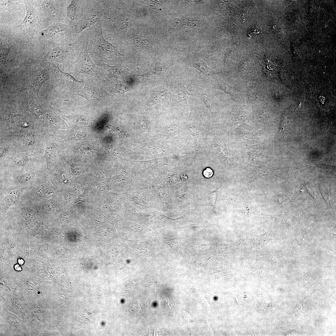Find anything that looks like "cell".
Returning <instances> with one entry per match:
<instances>
[{"label":"cell","instance_id":"1","mask_svg":"<svg viewBox=\"0 0 336 336\" xmlns=\"http://www.w3.org/2000/svg\"><path fill=\"white\" fill-rule=\"evenodd\" d=\"M83 32L88 40L89 54L97 65L123 55L118 51L117 46L105 39L100 22Z\"/></svg>","mask_w":336,"mask_h":336},{"label":"cell","instance_id":"2","mask_svg":"<svg viewBox=\"0 0 336 336\" xmlns=\"http://www.w3.org/2000/svg\"><path fill=\"white\" fill-rule=\"evenodd\" d=\"M106 7V0H88L85 14L73 26L71 35L73 42L83 31L102 20Z\"/></svg>","mask_w":336,"mask_h":336},{"label":"cell","instance_id":"3","mask_svg":"<svg viewBox=\"0 0 336 336\" xmlns=\"http://www.w3.org/2000/svg\"><path fill=\"white\" fill-rule=\"evenodd\" d=\"M82 45V40L79 36L76 41L72 43L50 42L48 52L44 58V60L63 64L75 61L80 53Z\"/></svg>","mask_w":336,"mask_h":336},{"label":"cell","instance_id":"4","mask_svg":"<svg viewBox=\"0 0 336 336\" xmlns=\"http://www.w3.org/2000/svg\"><path fill=\"white\" fill-rule=\"evenodd\" d=\"M78 36L83 41L82 48L77 58L69 65V70L73 73L85 74L100 78L102 68L96 65L89 54L87 37L83 31Z\"/></svg>","mask_w":336,"mask_h":336},{"label":"cell","instance_id":"5","mask_svg":"<svg viewBox=\"0 0 336 336\" xmlns=\"http://www.w3.org/2000/svg\"><path fill=\"white\" fill-rule=\"evenodd\" d=\"M45 148L44 136L37 121L21 140L18 152H31L43 155Z\"/></svg>","mask_w":336,"mask_h":336},{"label":"cell","instance_id":"6","mask_svg":"<svg viewBox=\"0 0 336 336\" xmlns=\"http://www.w3.org/2000/svg\"><path fill=\"white\" fill-rule=\"evenodd\" d=\"M73 26L61 22H55L41 31V35L61 43L73 42L71 38Z\"/></svg>","mask_w":336,"mask_h":336},{"label":"cell","instance_id":"7","mask_svg":"<svg viewBox=\"0 0 336 336\" xmlns=\"http://www.w3.org/2000/svg\"><path fill=\"white\" fill-rule=\"evenodd\" d=\"M77 95L85 98L94 105H102L106 101L101 86L91 78L86 80L84 86Z\"/></svg>","mask_w":336,"mask_h":336},{"label":"cell","instance_id":"8","mask_svg":"<svg viewBox=\"0 0 336 336\" xmlns=\"http://www.w3.org/2000/svg\"><path fill=\"white\" fill-rule=\"evenodd\" d=\"M44 159L43 155L37 152H17L4 161L12 163L14 168H24L33 163L43 161Z\"/></svg>","mask_w":336,"mask_h":336},{"label":"cell","instance_id":"9","mask_svg":"<svg viewBox=\"0 0 336 336\" xmlns=\"http://www.w3.org/2000/svg\"><path fill=\"white\" fill-rule=\"evenodd\" d=\"M52 73L57 83L71 92L77 93L83 85V82L77 80L70 74L63 72L58 66L53 65Z\"/></svg>","mask_w":336,"mask_h":336},{"label":"cell","instance_id":"10","mask_svg":"<svg viewBox=\"0 0 336 336\" xmlns=\"http://www.w3.org/2000/svg\"><path fill=\"white\" fill-rule=\"evenodd\" d=\"M0 116V128L14 126L23 127L22 124L23 122L34 118L31 114L22 111L12 112L4 110L1 112Z\"/></svg>","mask_w":336,"mask_h":336},{"label":"cell","instance_id":"11","mask_svg":"<svg viewBox=\"0 0 336 336\" xmlns=\"http://www.w3.org/2000/svg\"><path fill=\"white\" fill-rule=\"evenodd\" d=\"M87 0H73L69 1L66 14L70 20V25L74 26L82 18L86 11Z\"/></svg>","mask_w":336,"mask_h":336},{"label":"cell","instance_id":"12","mask_svg":"<svg viewBox=\"0 0 336 336\" xmlns=\"http://www.w3.org/2000/svg\"><path fill=\"white\" fill-rule=\"evenodd\" d=\"M43 134L45 139V148L43 157L46 160L48 170L56 157L58 145L56 138L52 133H45Z\"/></svg>","mask_w":336,"mask_h":336},{"label":"cell","instance_id":"13","mask_svg":"<svg viewBox=\"0 0 336 336\" xmlns=\"http://www.w3.org/2000/svg\"><path fill=\"white\" fill-rule=\"evenodd\" d=\"M30 129L26 128L21 126L0 128V141H14L19 143L20 146L21 140Z\"/></svg>","mask_w":336,"mask_h":336},{"label":"cell","instance_id":"14","mask_svg":"<svg viewBox=\"0 0 336 336\" xmlns=\"http://www.w3.org/2000/svg\"><path fill=\"white\" fill-rule=\"evenodd\" d=\"M49 80H50V73L47 69L36 71L33 73L30 83V91L33 98L39 100V90L43 83Z\"/></svg>","mask_w":336,"mask_h":336},{"label":"cell","instance_id":"15","mask_svg":"<svg viewBox=\"0 0 336 336\" xmlns=\"http://www.w3.org/2000/svg\"><path fill=\"white\" fill-rule=\"evenodd\" d=\"M26 14L22 22L16 26L23 29H29L34 27L39 22V17L38 13L29 3L25 2Z\"/></svg>","mask_w":336,"mask_h":336},{"label":"cell","instance_id":"16","mask_svg":"<svg viewBox=\"0 0 336 336\" xmlns=\"http://www.w3.org/2000/svg\"><path fill=\"white\" fill-rule=\"evenodd\" d=\"M1 162L4 161L18 152L20 144L14 141H0Z\"/></svg>","mask_w":336,"mask_h":336},{"label":"cell","instance_id":"17","mask_svg":"<svg viewBox=\"0 0 336 336\" xmlns=\"http://www.w3.org/2000/svg\"><path fill=\"white\" fill-rule=\"evenodd\" d=\"M33 98L32 97L30 101L27 102L24 106V108L37 120L46 113L47 110L42 107L38 100Z\"/></svg>","mask_w":336,"mask_h":336},{"label":"cell","instance_id":"18","mask_svg":"<svg viewBox=\"0 0 336 336\" xmlns=\"http://www.w3.org/2000/svg\"><path fill=\"white\" fill-rule=\"evenodd\" d=\"M42 7L49 14L54 16L56 18H59L61 15L66 13L62 12V4L55 5L47 1H40Z\"/></svg>","mask_w":336,"mask_h":336},{"label":"cell","instance_id":"19","mask_svg":"<svg viewBox=\"0 0 336 336\" xmlns=\"http://www.w3.org/2000/svg\"><path fill=\"white\" fill-rule=\"evenodd\" d=\"M198 23L196 19L192 17L183 18L177 21L176 27L184 32L189 31L197 28Z\"/></svg>","mask_w":336,"mask_h":336},{"label":"cell","instance_id":"20","mask_svg":"<svg viewBox=\"0 0 336 336\" xmlns=\"http://www.w3.org/2000/svg\"><path fill=\"white\" fill-rule=\"evenodd\" d=\"M177 95L179 101L187 105L188 100L190 95L182 83L178 84L177 86Z\"/></svg>","mask_w":336,"mask_h":336},{"label":"cell","instance_id":"21","mask_svg":"<svg viewBox=\"0 0 336 336\" xmlns=\"http://www.w3.org/2000/svg\"><path fill=\"white\" fill-rule=\"evenodd\" d=\"M22 190V189L16 192H14L13 193L12 192L10 193L9 195L6 196L4 198V201L7 207H8L16 203L21 194Z\"/></svg>","mask_w":336,"mask_h":336},{"label":"cell","instance_id":"22","mask_svg":"<svg viewBox=\"0 0 336 336\" xmlns=\"http://www.w3.org/2000/svg\"><path fill=\"white\" fill-rule=\"evenodd\" d=\"M193 64L197 68L207 76L210 75L212 72V70L201 60H196Z\"/></svg>","mask_w":336,"mask_h":336},{"label":"cell","instance_id":"23","mask_svg":"<svg viewBox=\"0 0 336 336\" xmlns=\"http://www.w3.org/2000/svg\"><path fill=\"white\" fill-rule=\"evenodd\" d=\"M36 174V172L32 170L29 171L18 176L17 179L20 181L26 182L33 179L35 176Z\"/></svg>","mask_w":336,"mask_h":336},{"label":"cell","instance_id":"24","mask_svg":"<svg viewBox=\"0 0 336 336\" xmlns=\"http://www.w3.org/2000/svg\"><path fill=\"white\" fill-rule=\"evenodd\" d=\"M115 92L119 94H124L128 90V87L122 82H117L114 87Z\"/></svg>","mask_w":336,"mask_h":336},{"label":"cell","instance_id":"25","mask_svg":"<svg viewBox=\"0 0 336 336\" xmlns=\"http://www.w3.org/2000/svg\"><path fill=\"white\" fill-rule=\"evenodd\" d=\"M156 91L152 96L151 100L152 101L154 100L155 102H159L160 100L164 97L166 94L164 91L162 89Z\"/></svg>","mask_w":336,"mask_h":336},{"label":"cell","instance_id":"26","mask_svg":"<svg viewBox=\"0 0 336 336\" xmlns=\"http://www.w3.org/2000/svg\"><path fill=\"white\" fill-rule=\"evenodd\" d=\"M164 1H146L147 5L151 8L156 9L162 5L164 3Z\"/></svg>","mask_w":336,"mask_h":336},{"label":"cell","instance_id":"27","mask_svg":"<svg viewBox=\"0 0 336 336\" xmlns=\"http://www.w3.org/2000/svg\"><path fill=\"white\" fill-rule=\"evenodd\" d=\"M213 174L212 170L210 169H207L204 172V175L207 177H211Z\"/></svg>","mask_w":336,"mask_h":336},{"label":"cell","instance_id":"28","mask_svg":"<svg viewBox=\"0 0 336 336\" xmlns=\"http://www.w3.org/2000/svg\"><path fill=\"white\" fill-rule=\"evenodd\" d=\"M139 124L141 128L147 129V122L144 120L140 121L139 123Z\"/></svg>","mask_w":336,"mask_h":336},{"label":"cell","instance_id":"29","mask_svg":"<svg viewBox=\"0 0 336 336\" xmlns=\"http://www.w3.org/2000/svg\"><path fill=\"white\" fill-rule=\"evenodd\" d=\"M15 268L16 270L17 271L21 270V267L18 264H16L15 266Z\"/></svg>","mask_w":336,"mask_h":336},{"label":"cell","instance_id":"30","mask_svg":"<svg viewBox=\"0 0 336 336\" xmlns=\"http://www.w3.org/2000/svg\"><path fill=\"white\" fill-rule=\"evenodd\" d=\"M18 262L20 264H23V261L22 259H19L18 260Z\"/></svg>","mask_w":336,"mask_h":336}]
</instances>
